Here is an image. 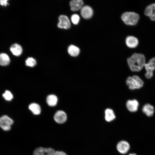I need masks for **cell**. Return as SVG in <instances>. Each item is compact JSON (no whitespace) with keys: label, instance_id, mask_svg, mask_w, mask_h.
<instances>
[{"label":"cell","instance_id":"15","mask_svg":"<svg viewBox=\"0 0 155 155\" xmlns=\"http://www.w3.org/2000/svg\"><path fill=\"white\" fill-rule=\"evenodd\" d=\"M142 111L146 116L148 117L152 116L154 113V107L149 104H145L142 108Z\"/></svg>","mask_w":155,"mask_h":155},{"label":"cell","instance_id":"3","mask_svg":"<svg viewBox=\"0 0 155 155\" xmlns=\"http://www.w3.org/2000/svg\"><path fill=\"white\" fill-rule=\"evenodd\" d=\"M126 84L130 89L133 90L142 88L144 82L138 76L134 75L128 77L126 80Z\"/></svg>","mask_w":155,"mask_h":155},{"label":"cell","instance_id":"16","mask_svg":"<svg viewBox=\"0 0 155 155\" xmlns=\"http://www.w3.org/2000/svg\"><path fill=\"white\" fill-rule=\"evenodd\" d=\"M10 50L13 55L17 56L20 55L22 52V47L17 44L12 45L10 47Z\"/></svg>","mask_w":155,"mask_h":155},{"label":"cell","instance_id":"23","mask_svg":"<svg viewBox=\"0 0 155 155\" xmlns=\"http://www.w3.org/2000/svg\"><path fill=\"white\" fill-rule=\"evenodd\" d=\"M3 97L7 100L10 101L13 98V96L11 92L9 90H6L3 94Z\"/></svg>","mask_w":155,"mask_h":155},{"label":"cell","instance_id":"14","mask_svg":"<svg viewBox=\"0 0 155 155\" xmlns=\"http://www.w3.org/2000/svg\"><path fill=\"white\" fill-rule=\"evenodd\" d=\"M127 45L130 48H135L138 45L139 41L138 39L133 36H127L125 40Z\"/></svg>","mask_w":155,"mask_h":155},{"label":"cell","instance_id":"20","mask_svg":"<svg viewBox=\"0 0 155 155\" xmlns=\"http://www.w3.org/2000/svg\"><path fill=\"white\" fill-rule=\"evenodd\" d=\"M58 98L57 96L54 94L48 96L46 98V102L48 105L50 106H55L57 103Z\"/></svg>","mask_w":155,"mask_h":155},{"label":"cell","instance_id":"27","mask_svg":"<svg viewBox=\"0 0 155 155\" xmlns=\"http://www.w3.org/2000/svg\"><path fill=\"white\" fill-rule=\"evenodd\" d=\"M128 155H137L135 153H131L129 154Z\"/></svg>","mask_w":155,"mask_h":155},{"label":"cell","instance_id":"25","mask_svg":"<svg viewBox=\"0 0 155 155\" xmlns=\"http://www.w3.org/2000/svg\"><path fill=\"white\" fill-rule=\"evenodd\" d=\"M7 1L8 0H0V4L2 6H5L8 4Z\"/></svg>","mask_w":155,"mask_h":155},{"label":"cell","instance_id":"18","mask_svg":"<svg viewBox=\"0 0 155 155\" xmlns=\"http://www.w3.org/2000/svg\"><path fill=\"white\" fill-rule=\"evenodd\" d=\"M68 52L71 56L73 57H76L80 53V49L77 47L71 45L68 47Z\"/></svg>","mask_w":155,"mask_h":155},{"label":"cell","instance_id":"21","mask_svg":"<svg viewBox=\"0 0 155 155\" xmlns=\"http://www.w3.org/2000/svg\"><path fill=\"white\" fill-rule=\"evenodd\" d=\"M10 62V59L8 56L6 54L2 53L0 54V65L6 66Z\"/></svg>","mask_w":155,"mask_h":155},{"label":"cell","instance_id":"19","mask_svg":"<svg viewBox=\"0 0 155 155\" xmlns=\"http://www.w3.org/2000/svg\"><path fill=\"white\" fill-rule=\"evenodd\" d=\"M29 108L35 115H38L41 112V108L40 105L36 103L31 104L29 106Z\"/></svg>","mask_w":155,"mask_h":155},{"label":"cell","instance_id":"7","mask_svg":"<svg viewBox=\"0 0 155 155\" xmlns=\"http://www.w3.org/2000/svg\"><path fill=\"white\" fill-rule=\"evenodd\" d=\"M59 21L57 25L59 28L68 29L70 28V21L66 16L61 15L59 16Z\"/></svg>","mask_w":155,"mask_h":155},{"label":"cell","instance_id":"12","mask_svg":"<svg viewBox=\"0 0 155 155\" xmlns=\"http://www.w3.org/2000/svg\"><path fill=\"white\" fill-rule=\"evenodd\" d=\"M139 103L135 99L128 100L126 103V106L128 110L131 112H134L138 110Z\"/></svg>","mask_w":155,"mask_h":155},{"label":"cell","instance_id":"8","mask_svg":"<svg viewBox=\"0 0 155 155\" xmlns=\"http://www.w3.org/2000/svg\"><path fill=\"white\" fill-rule=\"evenodd\" d=\"M117 149L121 154H125L129 150L130 145L127 141L121 140L117 144Z\"/></svg>","mask_w":155,"mask_h":155},{"label":"cell","instance_id":"13","mask_svg":"<svg viewBox=\"0 0 155 155\" xmlns=\"http://www.w3.org/2000/svg\"><path fill=\"white\" fill-rule=\"evenodd\" d=\"M84 4L82 0H73L70 1L69 5L71 9L73 11H76L81 9Z\"/></svg>","mask_w":155,"mask_h":155},{"label":"cell","instance_id":"9","mask_svg":"<svg viewBox=\"0 0 155 155\" xmlns=\"http://www.w3.org/2000/svg\"><path fill=\"white\" fill-rule=\"evenodd\" d=\"M54 118L55 121L59 124H63L65 122L67 119L66 113L61 110L57 111L55 114Z\"/></svg>","mask_w":155,"mask_h":155},{"label":"cell","instance_id":"2","mask_svg":"<svg viewBox=\"0 0 155 155\" xmlns=\"http://www.w3.org/2000/svg\"><path fill=\"white\" fill-rule=\"evenodd\" d=\"M121 18L126 25L134 26L138 23L140 18L139 15L133 12H127L123 13Z\"/></svg>","mask_w":155,"mask_h":155},{"label":"cell","instance_id":"1","mask_svg":"<svg viewBox=\"0 0 155 155\" xmlns=\"http://www.w3.org/2000/svg\"><path fill=\"white\" fill-rule=\"evenodd\" d=\"M145 57L142 54L135 53L127 59L130 69L132 71H139L144 66Z\"/></svg>","mask_w":155,"mask_h":155},{"label":"cell","instance_id":"26","mask_svg":"<svg viewBox=\"0 0 155 155\" xmlns=\"http://www.w3.org/2000/svg\"><path fill=\"white\" fill-rule=\"evenodd\" d=\"M55 155H67L65 152L62 151H56Z\"/></svg>","mask_w":155,"mask_h":155},{"label":"cell","instance_id":"22","mask_svg":"<svg viewBox=\"0 0 155 155\" xmlns=\"http://www.w3.org/2000/svg\"><path fill=\"white\" fill-rule=\"evenodd\" d=\"M25 63L26 66L30 67H33L36 65V61L34 58L30 57H28L26 59Z\"/></svg>","mask_w":155,"mask_h":155},{"label":"cell","instance_id":"5","mask_svg":"<svg viewBox=\"0 0 155 155\" xmlns=\"http://www.w3.org/2000/svg\"><path fill=\"white\" fill-rule=\"evenodd\" d=\"M13 123L12 119L7 115H4L0 117V127L4 131L9 130Z\"/></svg>","mask_w":155,"mask_h":155},{"label":"cell","instance_id":"6","mask_svg":"<svg viewBox=\"0 0 155 155\" xmlns=\"http://www.w3.org/2000/svg\"><path fill=\"white\" fill-rule=\"evenodd\" d=\"M55 152L51 148L39 147L34 150L33 155H55Z\"/></svg>","mask_w":155,"mask_h":155},{"label":"cell","instance_id":"10","mask_svg":"<svg viewBox=\"0 0 155 155\" xmlns=\"http://www.w3.org/2000/svg\"><path fill=\"white\" fill-rule=\"evenodd\" d=\"M145 15L149 17L152 21L155 20V3H154L148 6L145 9Z\"/></svg>","mask_w":155,"mask_h":155},{"label":"cell","instance_id":"11","mask_svg":"<svg viewBox=\"0 0 155 155\" xmlns=\"http://www.w3.org/2000/svg\"><path fill=\"white\" fill-rule=\"evenodd\" d=\"M80 14L83 18L88 19L92 16L93 11L91 7L85 5L83 6L81 9Z\"/></svg>","mask_w":155,"mask_h":155},{"label":"cell","instance_id":"17","mask_svg":"<svg viewBox=\"0 0 155 155\" xmlns=\"http://www.w3.org/2000/svg\"><path fill=\"white\" fill-rule=\"evenodd\" d=\"M105 119L106 121H111L115 118L113 111L110 108H107L105 110Z\"/></svg>","mask_w":155,"mask_h":155},{"label":"cell","instance_id":"24","mask_svg":"<svg viewBox=\"0 0 155 155\" xmlns=\"http://www.w3.org/2000/svg\"><path fill=\"white\" fill-rule=\"evenodd\" d=\"M71 20L72 23L74 24H78L80 21V18L77 14H73L71 16Z\"/></svg>","mask_w":155,"mask_h":155},{"label":"cell","instance_id":"4","mask_svg":"<svg viewBox=\"0 0 155 155\" xmlns=\"http://www.w3.org/2000/svg\"><path fill=\"white\" fill-rule=\"evenodd\" d=\"M144 67L146 71L145 76L147 79H150L153 76V71L155 70V57L150 59L148 62L145 63Z\"/></svg>","mask_w":155,"mask_h":155}]
</instances>
